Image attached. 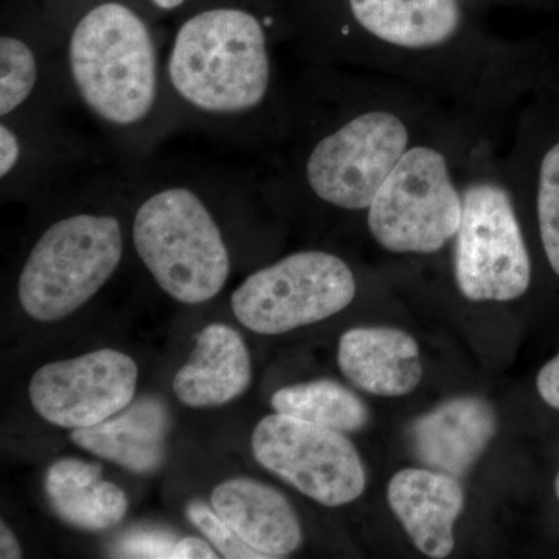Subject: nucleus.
I'll return each mask as SVG.
<instances>
[{
  "label": "nucleus",
  "mask_w": 559,
  "mask_h": 559,
  "mask_svg": "<svg viewBox=\"0 0 559 559\" xmlns=\"http://www.w3.org/2000/svg\"><path fill=\"white\" fill-rule=\"evenodd\" d=\"M253 457L325 507L347 506L366 489V469L344 432L288 415H267L252 433Z\"/></svg>",
  "instance_id": "obj_9"
},
{
  "label": "nucleus",
  "mask_w": 559,
  "mask_h": 559,
  "mask_svg": "<svg viewBox=\"0 0 559 559\" xmlns=\"http://www.w3.org/2000/svg\"><path fill=\"white\" fill-rule=\"evenodd\" d=\"M406 127L389 112L360 114L316 140L304 165L318 200L342 210L369 209L407 151Z\"/></svg>",
  "instance_id": "obj_8"
},
{
  "label": "nucleus",
  "mask_w": 559,
  "mask_h": 559,
  "mask_svg": "<svg viewBox=\"0 0 559 559\" xmlns=\"http://www.w3.org/2000/svg\"><path fill=\"white\" fill-rule=\"evenodd\" d=\"M73 102L40 0H3L0 119L60 117Z\"/></svg>",
  "instance_id": "obj_10"
},
{
  "label": "nucleus",
  "mask_w": 559,
  "mask_h": 559,
  "mask_svg": "<svg viewBox=\"0 0 559 559\" xmlns=\"http://www.w3.org/2000/svg\"><path fill=\"white\" fill-rule=\"evenodd\" d=\"M73 102L143 164L175 134L157 25L142 0H40Z\"/></svg>",
  "instance_id": "obj_1"
},
{
  "label": "nucleus",
  "mask_w": 559,
  "mask_h": 559,
  "mask_svg": "<svg viewBox=\"0 0 559 559\" xmlns=\"http://www.w3.org/2000/svg\"><path fill=\"white\" fill-rule=\"evenodd\" d=\"M212 507L264 559L288 557L304 540L299 518L288 499L259 480L237 477L223 481L213 489Z\"/></svg>",
  "instance_id": "obj_15"
},
{
  "label": "nucleus",
  "mask_w": 559,
  "mask_h": 559,
  "mask_svg": "<svg viewBox=\"0 0 559 559\" xmlns=\"http://www.w3.org/2000/svg\"><path fill=\"white\" fill-rule=\"evenodd\" d=\"M347 5L364 31L406 49L440 46L460 24L459 0H347Z\"/></svg>",
  "instance_id": "obj_20"
},
{
  "label": "nucleus",
  "mask_w": 559,
  "mask_h": 559,
  "mask_svg": "<svg viewBox=\"0 0 559 559\" xmlns=\"http://www.w3.org/2000/svg\"><path fill=\"white\" fill-rule=\"evenodd\" d=\"M462 209L443 154L418 146L382 183L369 207V227L392 252L432 253L457 235Z\"/></svg>",
  "instance_id": "obj_6"
},
{
  "label": "nucleus",
  "mask_w": 559,
  "mask_h": 559,
  "mask_svg": "<svg viewBox=\"0 0 559 559\" xmlns=\"http://www.w3.org/2000/svg\"><path fill=\"white\" fill-rule=\"evenodd\" d=\"M0 558L2 559H17L22 558V550L20 543H17L16 536L11 533V530L7 527L2 522V528H0Z\"/></svg>",
  "instance_id": "obj_28"
},
{
  "label": "nucleus",
  "mask_w": 559,
  "mask_h": 559,
  "mask_svg": "<svg viewBox=\"0 0 559 559\" xmlns=\"http://www.w3.org/2000/svg\"><path fill=\"white\" fill-rule=\"evenodd\" d=\"M178 539L164 528L142 527L124 533L114 546V557L132 559H173Z\"/></svg>",
  "instance_id": "obj_24"
},
{
  "label": "nucleus",
  "mask_w": 559,
  "mask_h": 559,
  "mask_svg": "<svg viewBox=\"0 0 559 559\" xmlns=\"http://www.w3.org/2000/svg\"><path fill=\"white\" fill-rule=\"evenodd\" d=\"M134 359L105 348L40 367L31 381L33 409L50 425L83 429L123 411L134 399Z\"/></svg>",
  "instance_id": "obj_11"
},
{
  "label": "nucleus",
  "mask_w": 559,
  "mask_h": 559,
  "mask_svg": "<svg viewBox=\"0 0 559 559\" xmlns=\"http://www.w3.org/2000/svg\"><path fill=\"white\" fill-rule=\"evenodd\" d=\"M455 280L466 299L507 301L527 293L532 263L509 193L474 183L462 197Z\"/></svg>",
  "instance_id": "obj_7"
},
{
  "label": "nucleus",
  "mask_w": 559,
  "mask_h": 559,
  "mask_svg": "<svg viewBox=\"0 0 559 559\" xmlns=\"http://www.w3.org/2000/svg\"><path fill=\"white\" fill-rule=\"evenodd\" d=\"M355 296V274L344 260L305 250L250 274L230 307L246 329L282 334L344 311Z\"/></svg>",
  "instance_id": "obj_5"
},
{
  "label": "nucleus",
  "mask_w": 559,
  "mask_h": 559,
  "mask_svg": "<svg viewBox=\"0 0 559 559\" xmlns=\"http://www.w3.org/2000/svg\"><path fill=\"white\" fill-rule=\"evenodd\" d=\"M337 360L342 373L371 395H407L423 377L417 342L404 331L385 326L347 331L341 337Z\"/></svg>",
  "instance_id": "obj_17"
},
{
  "label": "nucleus",
  "mask_w": 559,
  "mask_h": 559,
  "mask_svg": "<svg viewBox=\"0 0 559 559\" xmlns=\"http://www.w3.org/2000/svg\"><path fill=\"white\" fill-rule=\"evenodd\" d=\"M87 146L60 117L0 119L3 197H31L62 180L86 159Z\"/></svg>",
  "instance_id": "obj_12"
},
{
  "label": "nucleus",
  "mask_w": 559,
  "mask_h": 559,
  "mask_svg": "<svg viewBox=\"0 0 559 559\" xmlns=\"http://www.w3.org/2000/svg\"><path fill=\"white\" fill-rule=\"evenodd\" d=\"M536 385H538L540 399L554 409L559 411V355L543 367Z\"/></svg>",
  "instance_id": "obj_26"
},
{
  "label": "nucleus",
  "mask_w": 559,
  "mask_h": 559,
  "mask_svg": "<svg viewBox=\"0 0 559 559\" xmlns=\"http://www.w3.org/2000/svg\"><path fill=\"white\" fill-rule=\"evenodd\" d=\"M250 381L252 362L241 334L213 323L198 334L197 347L176 373L173 390L180 403L200 409L230 403L246 392Z\"/></svg>",
  "instance_id": "obj_16"
},
{
  "label": "nucleus",
  "mask_w": 559,
  "mask_h": 559,
  "mask_svg": "<svg viewBox=\"0 0 559 559\" xmlns=\"http://www.w3.org/2000/svg\"><path fill=\"white\" fill-rule=\"evenodd\" d=\"M538 218L544 250L551 270L559 275V143L540 165Z\"/></svg>",
  "instance_id": "obj_22"
},
{
  "label": "nucleus",
  "mask_w": 559,
  "mask_h": 559,
  "mask_svg": "<svg viewBox=\"0 0 559 559\" xmlns=\"http://www.w3.org/2000/svg\"><path fill=\"white\" fill-rule=\"evenodd\" d=\"M215 176L156 178L132 210V248L157 286L180 304L215 299L230 277L229 241L210 202Z\"/></svg>",
  "instance_id": "obj_3"
},
{
  "label": "nucleus",
  "mask_w": 559,
  "mask_h": 559,
  "mask_svg": "<svg viewBox=\"0 0 559 559\" xmlns=\"http://www.w3.org/2000/svg\"><path fill=\"white\" fill-rule=\"evenodd\" d=\"M164 60L176 132H207L245 146L274 92L264 0H219L179 17Z\"/></svg>",
  "instance_id": "obj_2"
},
{
  "label": "nucleus",
  "mask_w": 559,
  "mask_h": 559,
  "mask_svg": "<svg viewBox=\"0 0 559 559\" xmlns=\"http://www.w3.org/2000/svg\"><path fill=\"white\" fill-rule=\"evenodd\" d=\"M108 205L62 215L33 242L17 277V299L32 319L68 318L119 270L127 235L120 210Z\"/></svg>",
  "instance_id": "obj_4"
},
{
  "label": "nucleus",
  "mask_w": 559,
  "mask_h": 559,
  "mask_svg": "<svg viewBox=\"0 0 559 559\" xmlns=\"http://www.w3.org/2000/svg\"><path fill=\"white\" fill-rule=\"evenodd\" d=\"M271 404L277 414L340 432H356L369 421V411L364 401L344 385L329 380L280 389L272 396Z\"/></svg>",
  "instance_id": "obj_21"
},
{
  "label": "nucleus",
  "mask_w": 559,
  "mask_h": 559,
  "mask_svg": "<svg viewBox=\"0 0 559 559\" xmlns=\"http://www.w3.org/2000/svg\"><path fill=\"white\" fill-rule=\"evenodd\" d=\"M97 463L62 459L50 466L44 480L47 499L66 524L87 532L119 525L128 510L123 489L102 479Z\"/></svg>",
  "instance_id": "obj_19"
},
{
  "label": "nucleus",
  "mask_w": 559,
  "mask_h": 559,
  "mask_svg": "<svg viewBox=\"0 0 559 559\" xmlns=\"http://www.w3.org/2000/svg\"><path fill=\"white\" fill-rule=\"evenodd\" d=\"M170 414L160 400L145 396L91 428L73 429L70 439L81 450L138 474L164 462Z\"/></svg>",
  "instance_id": "obj_18"
},
{
  "label": "nucleus",
  "mask_w": 559,
  "mask_h": 559,
  "mask_svg": "<svg viewBox=\"0 0 559 559\" xmlns=\"http://www.w3.org/2000/svg\"><path fill=\"white\" fill-rule=\"evenodd\" d=\"M388 499L421 554L433 559L450 557L455 521L465 506L457 477L430 468L403 469L390 480Z\"/></svg>",
  "instance_id": "obj_13"
},
{
  "label": "nucleus",
  "mask_w": 559,
  "mask_h": 559,
  "mask_svg": "<svg viewBox=\"0 0 559 559\" xmlns=\"http://www.w3.org/2000/svg\"><path fill=\"white\" fill-rule=\"evenodd\" d=\"M555 489H557V496H558V499H559V474H558V477H557V481H555Z\"/></svg>",
  "instance_id": "obj_29"
},
{
  "label": "nucleus",
  "mask_w": 559,
  "mask_h": 559,
  "mask_svg": "<svg viewBox=\"0 0 559 559\" xmlns=\"http://www.w3.org/2000/svg\"><path fill=\"white\" fill-rule=\"evenodd\" d=\"M218 555L207 543L198 538L179 539L173 550V559H215Z\"/></svg>",
  "instance_id": "obj_27"
},
{
  "label": "nucleus",
  "mask_w": 559,
  "mask_h": 559,
  "mask_svg": "<svg viewBox=\"0 0 559 559\" xmlns=\"http://www.w3.org/2000/svg\"><path fill=\"white\" fill-rule=\"evenodd\" d=\"M495 433L496 415L487 401L462 396L418 418L411 440L423 465L462 477L480 459Z\"/></svg>",
  "instance_id": "obj_14"
},
{
  "label": "nucleus",
  "mask_w": 559,
  "mask_h": 559,
  "mask_svg": "<svg viewBox=\"0 0 559 559\" xmlns=\"http://www.w3.org/2000/svg\"><path fill=\"white\" fill-rule=\"evenodd\" d=\"M187 518H189L191 524L197 525L212 540L213 546L218 549L221 557L229 559H264L263 555L249 547L226 524V521L215 510L209 509L205 503L191 502L187 507Z\"/></svg>",
  "instance_id": "obj_23"
},
{
  "label": "nucleus",
  "mask_w": 559,
  "mask_h": 559,
  "mask_svg": "<svg viewBox=\"0 0 559 559\" xmlns=\"http://www.w3.org/2000/svg\"><path fill=\"white\" fill-rule=\"evenodd\" d=\"M143 5L148 9L151 16L157 22L165 20L178 21L190 11L201 9L209 3L219 0H142Z\"/></svg>",
  "instance_id": "obj_25"
}]
</instances>
